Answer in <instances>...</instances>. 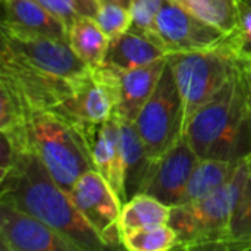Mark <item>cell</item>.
Listing matches in <instances>:
<instances>
[{
    "label": "cell",
    "mask_w": 251,
    "mask_h": 251,
    "mask_svg": "<svg viewBox=\"0 0 251 251\" xmlns=\"http://www.w3.org/2000/svg\"><path fill=\"white\" fill-rule=\"evenodd\" d=\"M124 249L131 251H168L176 249V234L172 226L159 225L122 234Z\"/></svg>",
    "instance_id": "obj_23"
},
{
    "label": "cell",
    "mask_w": 251,
    "mask_h": 251,
    "mask_svg": "<svg viewBox=\"0 0 251 251\" xmlns=\"http://www.w3.org/2000/svg\"><path fill=\"white\" fill-rule=\"evenodd\" d=\"M0 201L9 203L43 221L79 251L109 250L66 191L31 151H22L16 163L0 178Z\"/></svg>",
    "instance_id": "obj_1"
},
{
    "label": "cell",
    "mask_w": 251,
    "mask_h": 251,
    "mask_svg": "<svg viewBox=\"0 0 251 251\" xmlns=\"http://www.w3.org/2000/svg\"><path fill=\"white\" fill-rule=\"evenodd\" d=\"M118 121L125 171V196L126 200H129L131 197L143 193L154 160L149 154L147 147L135 128V124L119 118Z\"/></svg>",
    "instance_id": "obj_17"
},
{
    "label": "cell",
    "mask_w": 251,
    "mask_h": 251,
    "mask_svg": "<svg viewBox=\"0 0 251 251\" xmlns=\"http://www.w3.org/2000/svg\"><path fill=\"white\" fill-rule=\"evenodd\" d=\"M224 250H251V157L244 188L235 206Z\"/></svg>",
    "instance_id": "obj_21"
},
{
    "label": "cell",
    "mask_w": 251,
    "mask_h": 251,
    "mask_svg": "<svg viewBox=\"0 0 251 251\" xmlns=\"http://www.w3.org/2000/svg\"><path fill=\"white\" fill-rule=\"evenodd\" d=\"M247 172L249 159L240 163L226 184L206 199L172 207L169 225L176 234V250H224Z\"/></svg>",
    "instance_id": "obj_4"
},
{
    "label": "cell",
    "mask_w": 251,
    "mask_h": 251,
    "mask_svg": "<svg viewBox=\"0 0 251 251\" xmlns=\"http://www.w3.org/2000/svg\"><path fill=\"white\" fill-rule=\"evenodd\" d=\"M168 62L184 100L187 125L191 116L222 90L246 60L228 34L213 47L168 54Z\"/></svg>",
    "instance_id": "obj_5"
},
{
    "label": "cell",
    "mask_w": 251,
    "mask_h": 251,
    "mask_svg": "<svg viewBox=\"0 0 251 251\" xmlns=\"http://www.w3.org/2000/svg\"><path fill=\"white\" fill-rule=\"evenodd\" d=\"M1 26L68 41V26L35 0H6Z\"/></svg>",
    "instance_id": "obj_16"
},
{
    "label": "cell",
    "mask_w": 251,
    "mask_h": 251,
    "mask_svg": "<svg viewBox=\"0 0 251 251\" xmlns=\"http://www.w3.org/2000/svg\"><path fill=\"white\" fill-rule=\"evenodd\" d=\"M243 162V160H241ZM241 162H228L219 159H200L194 168L181 201L176 206L194 204L226 184L235 174Z\"/></svg>",
    "instance_id": "obj_18"
},
{
    "label": "cell",
    "mask_w": 251,
    "mask_h": 251,
    "mask_svg": "<svg viewBox=\"0 0 251 251\" xmlns=\"http://www.w3.org/2000/svg\"><path fill=\"white\" fill-rule=\"evenodd\" d=\"M203 21L231 34L238 15V0H174Z\"/></svg>",
    "instance_id": "obj_22"
},
{
    "label": "cell",
    "mask_w": 251,
    "mask_h": 251,
    "mask_svg": "<svg viewBox=\"0 0 251 251\" xmlns=\"http://www.w3.org/2000/svg\"><path fill=\"white\" fill-rule=\"evenodd\" d=\"M244 60H251V0H238L237 24L229 34Z\"/></svg>",
    "instance_id": "obj_28"
},
{
    "label": "cell",
    "mask_w": 251,
    "mask_h": 251,
    "mask_svg": "<svg viewBox=\"0 0 251 251\" xmlns=\"http://www.w3.org/2000/svg\"><path fill=\"white\" fill-rule=\"evenodd\" d=\"M90 147L94 169L112 185L122 203H125V171L121 149L119 121L116 115L91 132Z\"/></svg>",
    "instance_id": "obj_14"
},
{
    "label": "cell",
    "mask_w": 251,
    "mask_h": 251,
    "mask_svg": "<svg viewBox=\"0 0 251 251\" xmlns=\"http://www.w3.org/2000/svg\"><path fill=\"white\" fill-rule=\"evenodd\" d=\"M0 247L4 251H79L35 216L0 201Z\"/></svg>",
    "instance_id": "obj_11"
},
{
    "label": "cell",
    "mask_w": 251,
    "mask_h": 251,
    "mask_svg": "<svg viewBox=\"0 0 251 251\" xmlns=\"http://www.w3.org/2000/svg\"><path fill=\"white\" fill-rule=\"evenodd\" d=\"M54 112L81 126L90 137L99 125L116 113V93L110 74L100 66L91 69Z\"/></svg>",
    "instance_id": "obj_10"
},
{
    "label": "cell",
    "mask_w": 251,
    "mask_h": 251,
    "mask_svg": "<svg viewBox=\"0 0 251 251\" xmlns=\"http://www.w3.org/2000/svg\"><path fill=\"white\" fill-rule=\"evenodd\" d=\"M184 138L200 159L241 162L251 157V104L243 66L191 116Z\"/></svg>",
    "instance_id": "obj_2"
},
{
    "label": "cell",
    "mask_w": 251,
    "mask_h": 251,
    "mask_svg": "<svg viewBox=\"0 0 251 251\" xmlns=\"http://www.w3.org/2000/svg\"><path fill=\"white\" fill-rule=\"evenodd\" d=\"M168 57L166 51L150 37L128 29L110 38L101 68L110 71H126L146 66Z\"/></svg>",
    "instance_id": "obj_15"
},
{
    "label": "cell",
    "mask_w": 251,
    "mask_h": 251,
    "mask_svg": "<svg viewBox=\"0 0 251 251\" xmlns=\"http://www.w3.org/2000/svg\"><path fill=\"white\" fill-rule=\"evenodd\" d=\"M69 194L81 215L104 240L109 250L124 247L119 224L124 203L96 169L81 175Z\"/></svg>",
    "instance_id": "obj_8"
},
{
    "label": "cell",
    "mask_w": 251,
    "mask_h": 251,
    "mask_svg": "<svg viewBox=\"0 0 251 251\" xmlns=\"http://www.w3.org/2000/svg\"><path fill=\"white\" fill-rule=\"evenodd\" d=\"M31 112L18 96V93L4 81H0V131H13L21 128Z\"/></svg>",
    "instance_id": "obj_24"
},
{
    "label": "cell",
    "mask_w": 251,
    "mask_h": 251,
    "mask_svg": "<svg viewBox=\"0 0 251 251\" xmlns=\"http://www.w3.org/2000/svg\"><path fill=\"white\" fill-rule=\"evenodd\" d=\"M109 1H116V3H121V4H125L129 7V0H109Z\"/></svg>",
    "instance_id": "obj_30"
},
{
    "label": "cell",
    "mask_w": 251,
    "mask_h": 251,
    "mask_svg": "<svg viewBox=\"0 0 251 251\" xmlns=\"http://www.w3.org/2000/svg\"><path fill=\"white\" fill-rule=\"evenodd\" d=\"M168 65V57L154 63L132 68L126 71H110L106 69L115 85L116 93V116L134 122L151 94L154 93L160 76ZM101 68V66H100Z\"/></svg>",
    "instance_id": "obj_13"
},
{
    "label": "cell",
    "mask_w": 251,
    "mask_h": 251,
    "mask_svg": "<svg viewBox=\"0 0 251 251\" xmlns=\"http://www.w3.org/2000/svg\"><path fill=\"white\" fill-rule=\"evenodd\" d=\"M172 207L157 200L156 197L140 193L122 204L121 210V231L122 234L153 228L159 225H168L171 219Z\"/></svg>",
    "instance_id": "obj_20"
},
{
    "label": "cell",
    "mask_w": 251,
    "mask_h": 251,
    "mask_svg": "<svg viewBox=\"0 0 251 251\" xmlns=\"http://www.w3.org/2000/svg\"><path fill=\"white\" fill-rule=\"evenodd\" d=\"M199 160L200 157L188 141L182 138L153 162L143 193L156 197L171 207L176 206L182 199Z\"/></svg>",
    "instance_id": "obj_12"
},
{
    "label": "cell",
    "mask_w": 251,
    "mask_h": 251,
    "mask_svg": "<svg viewBox=\"0 0 251 251\" xmlns=\"http://www.w3.org/2000/svg\"><path fill=\"white\" fill-rule=\"evenodd\" d=\"M165 0H129V10L132 16L131 28L153 40L157 15Z\"/></svg>",
    "instance_id": "obj_27"
},
{
    "label": "cell",
    "mask_w": 251,
    "mask_h": 251,
    "mask_svg": "<svg viewBox=\"0 0 251 251\" xmlns=\"http://www.w3.org/2000/svg\"><path fill=\"white\" fill-rule=\"evenodd\" d=\"M59 18L66 26L81 16H94L100 0H35Z\"/></svg>",
    "instance_id": "obj_26"
},
{
    "label": "cell",
    "mask_w": 251,
    "mask_h": 251,
    "mask_svg": "<svg viewBox=\"0 0 251 251\" xmlns=\"http://www.w3.org/2000/svg\"><path fill=\"white\" fill-rule=\"evenodd\" d=\"M10 132L66 191L81 175L94 169L88 134L54 110L32 113L21 128Z\"/></svg>",
    "instance_id": "obj_3"
},
{
    "label": "cell",
    "mask_w": 251,
    "mask_h": 251,
    "mask_svg": "<svg viewBox=\"0 0 251 251\" xmlns=\"http://www.w3.org/2000/svg\"><path fill=\"white\" fill-rule=\"evenodd\" d=\"M226 37L225 31L203 21L174 0L163 1L153 32V41L166 54L209 49Z\"/></svg>",
    "instance_id": "obj_9"
},
{
    "label": "cell",
    "mask_w": 251,
    "mask_h": 251,
    "mask_svg": "<svg viewBox=\"0 0 251 251\" xmlns=\"http://www.w3.org/2000/svg\"><path fill=\"white\" fill-rule=\"evenodd\" d=\"M94 19L109 38L128 31L132 24L129 7L109 0H100V6L94 15Z\"/></svg>",
    "instance_id": "obj_25"
},
{
    "label": "cell",
    "mask_w": 251,
    "mask_h": 251,
    "mask_svg": "<svg viewBox=\"0 0 251 251\" xmlns=\"http://www.w3.org/2000/svg\"><path fill=\"white\" fill-rule=\"evenodd\" d=\"M243 76H244V82H246V88H247V94H249V100L251 104V60H246L243 65Z\"/></svg>",
    "instance_id": "obj_29"
},
{
    "label": "cell",
    "mask_w": 251,
    "mask_h": 251,
    "mask_svg": "<svg viewBox=\"0 0 251 251\" xmlns=\"http://www.w3.org/2000/svg\"><path fill=\"white\" fill-rule=\"evenodd\" d=\"M0 32L1 54L18 59L41 72L75 81L91 71L74 53L66 40L21 32L6 26H1Z\"/></svg>",
    "instance_id": "obj_7"
},
{
    "label": "cell",
    "mask_w": 251,
    "mask_h": 251,
    "mask_svg": "<svg viewBox=\"0 0 251 251\" xmlns=\"http://www.w3.org/2000/svg\"><path fill=\"white\" fill-rule=\"evenodd\" d=\"M1 1H6V0H1Z\"/></svg>",
    "instance_id": "obj_31"
},
{
    "label": "cell",
    "mask_w": 251,
    "mask_h": 251,
    "mask_svg": "<svg viewBox=\"0 0 251 251\" xmlns=\"http://www.w3.org/2000/svg\"><path fill=\"white\" fill-rule=\"evenodd\" d=\"M68 43L74 53L91 69L99 68L107 51L110 38L94 16H81L68 26Z\"/></svg>",
    "instance_id": "obj_19"
},
{
    "label": "cell",
    "mask_w": 251,
    "mask_h": 251,
    "mask_svg": "<svg viewBox=\"0 0 251 251\" xmlns=\"http://www.w3.org/2000/svg\"><path fill=\"white\" fill-rule=\"evenodd\" d=\"M134 124L153 160L184 138L185 107L169 62Z\"/></svg>",
    "instance_id": "obj_6"
}]
</instances>
